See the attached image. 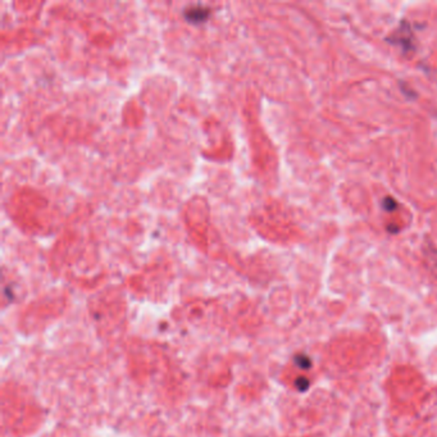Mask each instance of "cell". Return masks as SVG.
Segmentation results:
<instances>
[{
	"mask_svg": "<svg viewBox=\"0 0 437 437\" xmlns=\"http://www.w3.org/2000/svg\"><path fill=\"white\" fill-rule=\"evenodd\" d=\"M382 204H384V209L386 210H394L396 208V202L392 197H385Z\"/></svg>",
	"mask_w": 437,
	"mask_h": 437,
	"instance_id": "3957f363",
	"label": "cell"
},
{
	"mask_svg": "<svg viewBox=\"0 0 437 437\" xmlns=\"http://www.w3.org/2000/svg\"><path fill=\"white\" fill-rule=\"evenodd\" d=\"M389 40L391 41V43H396L399 44V45H402L404 50L413 49V33L409 27V23L404 21V22L402 23V26H400L399 30L396 31V33H394V36L390 37Z\"/></svg>",
	"mask_w": 437,
	"mask_h": 437,
	"instance_id": "6da1fadb",
	"label": "cell"
},
{
	"mask_svg": "<svg viewBox=\"0 0 437 437\" xmlns=\"http://www.w3.org/2000/svg\"><path fill=\"white\" fill-rule=\"evenodd\" d=\"M207 13L208 9H205V8H203V9H197V8H194V9H187L186 12V17L189 21H192V22H200V21H204L205 18H207Z\"/></svg>",
	"mask_w": 437,
	"mask_h": 437,
	"instance_id": "7a4b0ae2",
	"label": "cell"
}]
</instances>
